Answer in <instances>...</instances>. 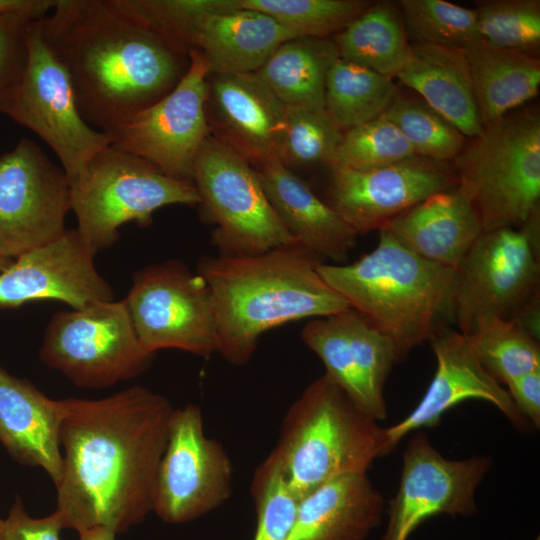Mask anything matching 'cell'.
I'll return each instance as SVG.
<instances>
[{"label": "cell", "mask_w": 540, "mask_h": 540, "mask_svg": "<svg viewBox=\"0 0 540 540\" xmlns=\"http://www.w3.org/2000/svg\"><path fill=\"white\" fill-rule=\"evenodd\" d=\"M251 496L257 515L253 540H287L300 499L290 488L272 451L254 471Z\"/></svg>", "instance_id": "obj_38"}, {"label": "cell", "mask_w": 540, "mask_h": 540, "mask_svg": "<svg viewBox=\"0 0 540 540\" xmlns=\"http://www.w3.org/2000/svg\"><path fill=\"white\" fill-rule=\"evenodd\" d=\"M464 52L483 126L504 117L537 95L540 62L535 56L483 40Z\"/></svg>", "instance_id": "obj_28"}, {"label": "cell", "mask_w": 540, "mask_h": 540, "mask_svg": "<svg viewBox=\"0 0 540 540\" xmlns=\"http://www.w3.org/2000/svg\"><path fill=\"white\" fill-rule=\"evenodd\" d=\"M80 540H115L116 533L106 528H90L79 532Z\"/></svg>", "instance_id": "obj_46"}, {"label": "cell", "mask_w": 540, "mask_h": 540, "mask_svg": "<svg viewBox=\"0 0 540 540\" xmlns=\"http://www.w3.org/2000/svg\"><path fill=\"white\" fill-rule=\"evenodd\" d=\"M143 349H178L207 357L218 351L214 303L205 280L169 260L137 271L124 299Z\"/></svg>", "instance_id": "obj_12"}, {"label": "cell", "mask_w": 540, "mask_h": 540, "mask_svg": "<svg viewBox=\"0 0 540 540\" xmlns=\"http://www.w3.org/2000/svg\"><path fill=\"white\" fill-rule=\"evenodd\" d=\"M30 22L0 16V100L15 85L23 70Z\"/></svg>", "instance_id": "obj_41"}, {"label": "cell", "mask_w": 540, "mask_h": 540, "mask_svg": "<svg viewBox=\"0 0 540 540\" xmlns=\"http://www.w3.org/2000/svg\"><path fill=\"white\" fill-rule=\"evenodd\" d=\"M337 55L387 77H396L410 52L398 4L372 3L333 37Z\"/></svg>", "instance_id": "obj_30"}, {"label": "cell", "mask_w": 540, "mask_h": 540, "mask_svg": "<svg viewBox=\"0 0 540 540\" xmlns=\"http://www.w3.org/2000/svg\"><path fill=\"white\" fill-rule=\"evenodd\" d=\"M467 337L482 367L500 385L540 370L539 340L513 319L484 320Z\"/></svg>", "instance_id": "obj_32"}, {"label": "cell", "mask_w": 540, "mask_h": 540, "mask_svg": "<svg viewBox=\"0 0 540 540\" xmlns=\"http://www.w3.org/2000/svg\"><path fill=\"white\" fill-rule=\"evenodd\" d=\"M208 74L202 53L189 51V66L179 82L107 132L110 146L148 161L171 177L192 182L196 157L209 137Z\"/></svg>", "instance_id": "obj_13"}, {"label": "cell", "mask_w": 540, "mask_h": 540, "mask_svg": "<svg viewBox=\"0 0 540 540\" xmlns=\"http://www.w3.org/2000/svg\"><path fill=\"white\" fill-rule=\"evenodd\" d=\"M192 182L199 205L215 225L212 241L218 254L255 255L295 240L257 171L230 144L208 137L196 157Z\"/></svg>", "instance_id": "obj_10"}, {"label": "cell", "mask_w": 540, "mask_h": 540, "mask_svg": "<svg viewBox=\"0 0 540 540\" xmlns=\"http://www.w3.org/2000/svg\"><path fill=\"white\" fill-rule=\"evenodd\" d=\"M61 419L60 400L0 368V442L19 463L44 469L55 485L63 469Z\"/></svg>", "instance_id": "obj_22"}, {"label": "cell", "mask_w": 540, "mask_h": 540, "mask_svg": "<svg viewBox=\"0 0 540 540\" xmlns=\"http://www.w3.org/2000/svg\"><path fill=\"white\" fill-rule=\"evenodd\" d=\"M540 294L534 296L513 319L531 336L539 340L540 333Z\"/></svg>", "instance_id": "obj_45"}, {"label": "cell", "mask_w": 540, "mask_h": 540, "mask_svg": "<svg viewBox=\"0 0 540 540\" xmlns=\"http://www.w3.org/2000/svg\"><path fill=\"white\" fill-rule=\"evenodd\" d=\"M233 465L223 448L204 432L199 406L173 409L154 486L153 511L179 524L223 505L232 495Z\"/></svg>", "instance_id": "obj_14"}, {"label": "cell", "mask_w": 540, "mask_h": 540, "mask_svg": "<svg viewBox=\"0 0 540 540\" xmlns=\"http://www.w3.org/2000/svg\"><path fill=\"white\" fill-rule=\"evenodd\" d=\"M398 6L417 42L466 50L481 40L475 9L444 0H400Z\"/></svg>", "instance_id": "obj_36"}, {"label": "cell", "mask_w": 540, "mask_h": 540, "mask_svg": "<svg viewBox=\"0 0 540 540\" xmlns=\"http://www.w3.org/2000/svg\"><path fill=\"white\" fill-rule=\"evenodd\" d=\"M272 452L301 499L341 476L367 473L387 455L385 429L323 374L286 412Z\"/></svg>", "instance_id": "obj_5"}, {"label": "cell", "mask_w": 540, "mask_h": 540, "mask_svg": "<svg viewBox=\"0 0 540 540\" xmlns=\"http://www.w3.org/2000/svg\"><path fill=\"white\" fill-rule=\"evenodd\" d=\"M480 39L536 57L540 46L539 0H485L476 4Z\"/></svg>", "instance_id": "obj_37"}, {"label": "cell", "mask_w": 540, "mask_h": 540, "mask_svg": "<svg viewBox=\"0 0 540 540\" xmlns=\"http://www.w3.org/2000/svg\"><path fill=\"white\" fill-rule=\"evenodd\" d=\"M57 0H0V16L15 17L27 22L48 16Z\"/></svg>", "instance_id": "obj_44"}, {"label": "cell", "mask_w": 540, "mask_h": 540, "mask_svg": "<svg viewBox=\"0 0 540 540\" xmlns=\"http://www.w3.org/2000/svg\"><path fill=\"white\" fill-rule=\"evenodd\" d=\"M62 477L57 509L65 528L121 533L153 511L158 467L173 407L133 386L100 399H62Z\"/></svg>", "instance_id": "obj_1"}, {"label": "cell", "mask_w": 540, "mask_h": 540, "mask_svg": "<svg viewBox=\"0 0 540 540\" xmlns=\"http://www.w3.org/2000/svg\"><path fill=\"white\" fill-rule=\"evenodd\" d=\"M537 540H539V538H537Z\"/></svg>", "instance_id": "obj_49"}, {"label": "cell", "mask_w": 540, "mask_h": 540, "mask_svg": "<svg viewBox=\"0 0 540 540\" xmlns=\"http://www.w3.org/2000/svg\"><path fill=\"white\" fill-rule=\"evenodd\" d=\"M200 202L193 182L171 177L148 161L110 145L71 183L76 229L94 254L118 240L123 224L147 225L162 207Z\"/></svg>", "instance_id": "obj_7"}, {"label": "cell", "mask_w": 540, "mask_h": 540, "mask_svg": "<svg viewBox=\"0 0 540 540\" xmlns=\"http://www.w3.org/2000/svg\"><path fill=\"white\" fill-rule=\"evenodd\" d=\"M41 20L27 27L26 61L0 100V113L41 138L72 183L110 139L82 117L69 75L48 44Z\"/></svg>", "instance_id": "obj_9"}, {"label": "cell", "mask_w": 540, "mask_h": 540, "mask_svg": "<svg viewBox=\"0 0 540 540\" xmlns=\"http://www.w3.org/2000/svg\"><path fill=\"white\" fill-rule=\"evenodd\" d=\"M540 211L521 227L483 231L454 270L451 321L470 335L487 319H514L540 288Z\"/></svg>", "instance_id": "obj_8"}, {"label": "cell", "mask_w": 540, "mask_h": 540, "mask_svg": "<svg viewBox=\"0 0 540 540\" xmlns=\"http://www.w3.org/2000/svg\"><path fill=\"white\" fill-rule=\"evenodd\" d=\"M331 169L329 205L357 236L458 185L454 167L418 155L369 170Z\"/></svg>", "instance_id": "obj_17"}, {"label": "cell", "mask_w": 540, "mask_h": 540, "mask_svg": "<svg viewBox=\"0 0 540 540\" xmlns=\"http://www.w3.org/2000/svg\"><path fill=\"white\" fill-rule=\"evenodd\" d=\"M322 279L394 345L398 360L451 320L454 270L400 245L385 229L377 246L351 264L321 262Z\"/></svg>", "instance_id": "obj_4"}, {"label": "cell", "mask_w": 540, "mask_h": 540, "mask_svg": "<svg viewBox=\"0 0 540 540\" xmlns=\"http://www.w3.org/2000/svg\"><path fill=\"white\" fill-rule=\"evenodd\" d=\"M3 522L4 520L0 519V540H1L2 530H3Z\"/></svg>", "instance_id": "obj_48"}, {"label": "cell", "mask_w": 540, "mask_h": 540, "mask_svg": "<svg viewBox=\"0 0 540 540\" xmlns=\"http://www.w3.org/2000/svg\"><path fill=\"white\" fill-rule=\"evenodd\" d=\"M381 229L417 256L452 270L483 232L476 211L458 187L431 195Z\"/></svg>", "instance_id": "obj_23"}, {"label": "cell", "mask_w": 540, "mask_h": 540, "mask_svg": "<svg viewBox=\"0 0 540 540\" xmlns=\"http://www.w3.org/2000/svg\"><path fill=\"white\" fill-rule=\"evenodd\" d=\"M333 41L301 37L281 44L256 72L285 107H324L327 73L337 57Z\"/></svg>", "instance_id": "obj_29"}, {"label": "cell", "mask_w": 540, "mask_h": 540, "mask_svg": "<svg viewBox=\"0 0 540 540\" xmlns=\"http://www.w3.org/2000/svg\"><path fill=\"white\" fill-rule=\"evenodd\" d=\"M263 189L290 234L319 258L344 262L357 235L279 159L259 164Z\"/></svg>", "instance_id": "obj_24"}, {"label": "cell", "mask_w": 540, "mask_h": 540, "mask_svg": "<svg viewBox=\"0 0 540 540\" xmlns=\"http://www.w3.org/2000/svg\"><path fill=\"white\" fill-rule=\"evenodd\" d=\"M208 96L238 152L259 164L282 161L286 107L256 72L215 74Z\"/></svg>", "instance_id": "obj_21"}, {"label": "cell", "mask_w": 540, "mask_h": 540, "mask_svg": "<svg viewBox=\"0 0 540 540\" xmlns=\"http://www.w3.org/2000/svg\"><path fill=\"white\" fill-rule=\"evenodd\" d=\"M398 88L392 78L335 57L327 73L324 107L342 131L381 117Z\"/></svg>", "instance_id": "obj_31"}, {"label": "cell", "mask_w": 540, "mask_h": 540, "mask_svg": "<svg viewBox=\"0 0 540 540\" xmlns=\"http://www.w3.org/2000/svg\"><path fill=\"white\" fill-rule=\"evenodd\" d=\"M12 261L13 260L4 258L0 255V272L4 271L12 263Z\"/></svg>", "instance_id": "obj_47"}, {"label": "cell", "mask_w": 540, "mask_h": 540, "mask_svg": "<svg viewBox=\"0 0 540 540\" xmlns=\"http://www.w3.org/2000/svg\"><path fill=\"white\" fill-rule=\"evenodd\" d=\"M457 187L483 231L525 225L539 212L540 117L521 111L484 125L456 157Z\"/></svg>", "instance_id": "obj_6"}, {"label": "cell", "mask_w": 540, "mask_h": 540, "mask_svg": "<svg viewBox=\"0 0 540 540\" xmlns=\"http://www.w3.org/2000/svg\"><path fill=\"white\" fill-rule=\"evenodd\" d=\"M413 155L410 144L399 129L381 116L348 129L342 135L329 166L369 170Z\"/></svg>", "instance_id": "obj_39"}, {"label": "cell", "mask_w": 540, "mask_h": 540, "mask_svg": "<svg viewBox=\"0 0 540 540\" xmlns=\"http://www.w3.org/2000/svg\"><path fill=\"white\" fill-rule=\"evenodd\" d=\"M130 14L189 54L209 15L239 7V0H118Z\"/></svg>", "instance_id": "obj_35"}, {"label": "cell", "mask_w": 540, "mask_h": 540, "mask_svg": "<svg viewBox=\"0 0 540 540\" xmlns=\"http://www.w3.org/2000/svg\"><path fill=\"white\" fill-rule=\"evenodd\" d=\"M429 342L436 357V371L416 407L400 422L384 428L387 455L407 434L438 425L445 412L471 399L490 402L516 427L530 429L507 390L482 367L466 335L446 327Z\"/></svg>", "instance_id": "obj_20"}, {"label": "cell", "mask_w": 540, "mask_h": 540, "mask_svg": "<svg viewBox=\"0 0 540 540\" xmlns=\"http://www.w3.org/2000/svg\"><path fill=\"white\" fill-rule=\"evenodd\" d=\"M64 528L57 511L44 518H33L17 500L3 522L1 540H60L59 533Z\"/></svg>", "instance_id": "obj_42"}, {"label": "cell", "mask_w": 540, "mask_h": 540, "mask_svg": "<svg viewBox=\"0 0 540 540\" xmlns=\"http://www.w3.org/2000/svg\"><path fill=\"white\" fill-rule=\"evenodd\" d=\"M491 465L488 456L447 459L418 431L403 453L399 487L389 502L386 530L380 540H408L423 522L436 515L473 514L475 491Z\"/></svg>", "instance_id": "obj_16"}, {"label": "cell", "mask_w": 540, "mask_h": 540, "mask_svg": "<svg viewBox=\"0 0 540 540\" xmlns=\"http://www.w3.org/2000/svg\"><path fill=\"white\" fill-rule=\"evenodd\" d=\"M342 135L325 108L286 107L282 162L330 165Z\"/></svg>", "instance_id": "obj_40"}, {"label": "cell", "mask_w": 540, "mask_h": 540, "mask_svg": "<svg viewBox=\"0 0 540 540\" xmlns=\"http://www.w3.org/2000/svg\"><path fill=\"white\" fill-rule=\"evenodd\" d=\"M154 355L141 346L124 300L55 313L40 348L46 366L90 389L142 374Z\"/></svg>", "instance_id": "obj_11"}, {"label": "cell", "mask_w": 540, "mask_h": 540, "mask_svg": "<svg viewBox=\"0 0 540 540\" xmlns=\"http://www.w3.org/2000/svg\"><path fill=\"white\" fill-rule=\"evenodd\" d=\"M383 512L384 499L367 473L341 476L300 499L287 540H365Z\"/></svg>", "instance_id": "obj_25"}, {"label": "cell", "mask_w": 540, "mask_h": 540, "mask_svg": "<svg viewBox=\"0 0 540 540\" xmlns=\"http://www.w3.org/2000/svg\"><path fill=\"white\" fill-rule=\"evenodd\" d=\"M382 117L399 129L415 155L448 163L465 147L466 137L423 100L398 93Z\"/></svg>", "instance_id": "obj_33"}, {"label": "cell", "mask_w": 540, "mask_h": 540, "mask_svg": "<svg viewBox=\"0 0 540 540\" xmlns=\"http://www.w3.org/2000/svg\"><path fill=\"white\" fill-rule=\"evenodd\" d=\"M507 392L518 412L533 427L540 425V370L522 375L507 385Z\"/></svg>", "instance_id": "obj_43"}, {"label": "cell", "mask_w": 540, "mask_h": 540, "mask_svg": "<svg viewBox=\"0 0 540 540\" xmlns=\"http://www.w3.org/2000/svg\"><path fill=\"white\" fill-rule=\"evenodd\" d=\"M71 183L41 147L22 138L0 156V255L14 260L64 234Z\"/></svg>", "instance_id": "obj_15"}, {"label": "cell", "mask_w": 540, "mask_h": 540, "mask_svg": "<svg viewBox=\"0 0 540 540\" xmlns=\"http://www.w3.org/2000/svg\"><path fill=\"white\" fill-rule=\"evenodd\" d=\"M41 23L82 117L105 133L163 97L189 66L188 53L118 0H57Z\"/></svg>", "instance_id": "obj_2"}, {"label": "cell", "mask_w": 540, "mask_h": 540, "mask_svg": "<svg viewBox=\"0 0 540 540\" xmlns=\"http://www.w3.org/2000/svg\"><path fill=\"white\" fill-rule=\"evenodd\" d=\"M366 0H239V7L263 12L299 38H324L364 12Z\"/></svg>", "instance_id": "obj_34"}, {"label": "cell", "mask_w": 540, "mask_h": 540, "mask_svg": "<svg viewBox=\"0 0 540 540\" xmlns=\"http://www.w3.org/2000/svg\"><path fill=\"white\" fill-rule=\"evenodd\" d=\"M296 38L271 16L238 7L207 16L193 50L202 53L209 74L255 73L281 44Z\"/></svg>", "instance_id": "obj_27"}, {"label": "cell", "mask_w": 540, "mask_h": 540, "mask_svg": "<svg viewBox=\"0 0 540 540\" xmlns=\"http://www.w3.org/2000/svg\"><path fill=\"white\" fill-rule=\"evenodd\" d=\"M320 258L298 240L264 253L205 256L197 273L207 283L218 331V353L242 366L268 330L349 309L319 275Z\"/></svg>", "instance_id": "obj_3"}, {"label": "cell", "mask_w": 540, "mask_h": 540, "mask_svg": "<svg viewBox=\"0 0 540 540\" xmlns=\"http://www.w3.org/2000/svg\"><path fill=\"white\" fill-rule=\"evenodd\" d=\"M94 256L77 229L22 254L0 272V310L39 300L60 301L77 310L114 300Z\"/></svg>", "instance_id": "obj_19"}, {"label": "cell", "mask_w": 540, "mask_h": 540, "mask_svg": "<svg viewBox=\"0 0 540 540\" xmlns=\"http://www.w3.org/2000/svg\"><path fill=\"white\" fill-rule=\"evenodd\" d=\"M396 77L465 137L483 132L464 50L415 41Z\"/></svg>", "instance_id": "obj_26"}, {"label": "cell", "mask_w": 540, "mask_h": 540, "mask_svg": "<svg viewBox=\"0 0 540 540\" xmlns=\"http://www.w3.org/2000/svg\"><path fill=\"white\" fill-rule=\"evenodd\" d=\"M303 342L322 360L328 375L376 421L387 416L386 380L399 361L392 342L353 309L314 318L301 331Z\"/></svg>", "instance_id": "obj_18"}]
</instances>
